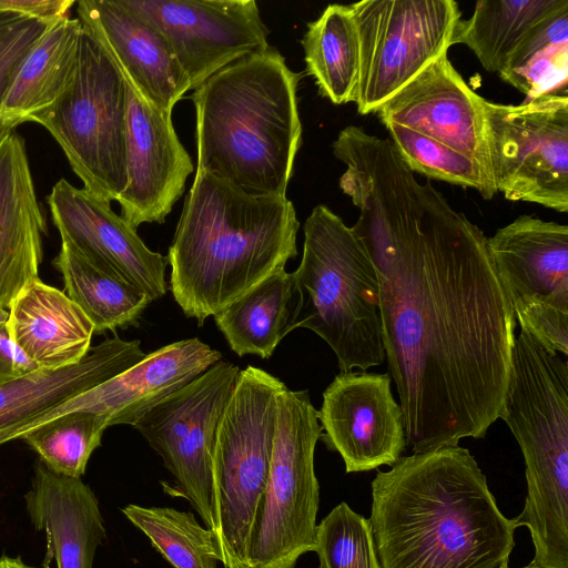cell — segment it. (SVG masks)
<instances>
[{
    "label": "cell",
    "instance_id": "obj_1",
    "mask_svg": "<svg viewBox=\"0 0 568 568\" xmlns=\"http://www.w3.org/2000/svg\"><path fill=\"white\" fill-rule=\"evenodd\" d=\"M352 226L373 262L388 374L414 453L484 438L499 418L517 322L487 236L420 183L390 140L351 125L333 142Z\"/></svg>",
    "mask_w": 568,
    "mask_h": 568
},
{
    "label": "cell",
    "instance_id": "obj_2",
    "mask_svg": "<svg viewBox=\"0 0 568 568\" xmlns=\"http://www.w3.org/2000/svg\"><path fill=\"white\" fill-rule=\"evenodd\" d=\"M368 520L381 568H506L519 527L459 445L402 456L378 471Z\"/></svg>",
    "mask_w": 568,
    "mask_h": 568
},
{
    "label": "cell",
    "instance_id": "obj_3",
    "mask_svg": "<svg viewBox=\"0 0 568 568\" xmlns=\"http://www.w3.org/2000/svg\"><path fill=\"white\" fill-rule=\"evenodd\" d=\"M300 222L286 196H256L195 172L169 247L170 290L199 326L297 255Z\"/></svg>",
    "mask_w": 568,
    "mask_h": 568
},
{
    "label": "cell",
    "instance_id": "obj_4",
    "mask_svg": "<svg viewBox=\"0 0 568 568\" xmlns=\"http://www.w3.org/2000/svg\"><path fill=\"white\" fill-rule=\"evenodd\" d=\"M302 74L270 47L243 57L194 89L197 171L256 196H286L302 143Z\"/></svg>",
    "mask_w": 568,
    "mask_h": 568
},
{
    "label": "cell",
    "instance_id": "obj_5",
    "mask_svg": "<svg viewBox=\"0 0 568 568\" xmlns=\"http://www.w3.org/2000/svg\"><path fill=\"white\" fill-rule=\"evenodd\" d=\"M499 418L525 460L527 497L516 518L529 529L535 557L568 554V363L520 329Z\"/></svg>",
    "mask_w": 568,
    "mask_h": 568
},
{
    "label": "cell",
    "instance_id": "obj_6",
    "mask_svg": "<svg viewBox=\"0 0 568 568\" xmlns=\"http://www.w3.org/2000/svg\"><path fill=\"white\" fill-rule=\"evenodd\" d=\"M293 274L301 296L297 327L331 347L341 372L385 362L373 262L352 227L325 205L305 221L302 260Z\"/></svg>",
    "mask_w": 568,
    "mask_h": 568
},
{
    "label": "cell",
    "instance_id": "obj_7",
    "mask_svg": "<svg viewBox=\"0 0 568 568\" xmlns=\"http://www.w3.org/2000/svg\"><path fill=\"white\" fill-rule=\"evenodd\" d=\"M286 385L248 365L240 371L212 453V528L224 568H246L250 535L265 491Z\"/></svg>",
    "mask_w": 568,
    "mask_h": 568
},
{
    "label": "cell",
    "instance_id": "obj_8",
    "mask_svg": "<svg viewBox=\"0 0 568 568\" xmlns=\"http://www.w3.org/2000/svg\"><path fill=\"white\" fill-rule=\"evenodd\" d=\"M82 26L74 77L34 122L59 143L83 189L111 203L126 185L125 79L101 42Z\"/></svg>",
    "mask_w": 568,
    "mask_h": 568
},
{
    "label": "cell",
    "instance_id": "obj_9",
    "mask_svg": "<svg viewBox=\"0 0 568 568\" xmlns=\"http://www.w3.org/2000/svg\"><path fill=\"white\" fill-rule=\"evenodd\" d=\"M322 435L307 390L287 387L278 416L267 485L253 521L246 568H294L314 551L320 486L314 468Z\"/></svg>",
    "mask_w": 568,
    "mask_h": 568
},
{
    "label": "cell",
    "instance_id": "obj_10",
    "mask_svg": "<svg viewBox=\"0 0 568 568\" xmlns=\"http://www.w3.org/2000/svg\"><path fill=\"white\" fill-rule=\"evenodd\" d=\"M349 6L359 43L354 102L363 115L376 113L447 54L462 16L453 0H363Z\"/></svg>",
    "mask_w": 568,
    "mask_h": 568
},
{
    "label": "cell",
    "instance_id": "obj_11",
    "mask_svg": "<svg viewBox=\"0 0 568 568\" xmlns=\"http://www.w3.org/2000/svg\"><path fill=\"white\" fill-rule=\"evenodd\" d=\"M490 168L510 201L568 212V95L486 101Z\"/></svg>",
    "mask_w": 568,
    "mask_h": 568
},
{
    "label": "cell",
    "instance_id": "obj_12",
    "mask_svg": "<svg viewBox=\"0 0 568 568\" xmlns=\"http://www.w3.org/2000/svg\"><path fill=\"white\" fill-rule=\"evenodd\" d=\"M239 366L223 359L178 389L148 413L134 428L161 457L174 478L163 489L185 498L212 528V453Z\"/></svg>",
    "mask_w": 568,
    "mask_h": 568
},
{
    "label": "cell",
    "instance_id": "obj_13",
    "mask_svg": "<svg viewBox=\"0 0 568 568\" xmlns=\"http://www.w3.org/2000/svg\"><path fill=\"white\" fill-rule=\"evenodd\" d=\"M516 322L548 351L568 355V226L520 215L487 237Z\"/></svg>",
    "mask_w": 568,
    "mask_h": 568
},
{
    "label": "cell",
    "instance_id": "obj_14",
    "mask_svg": "<svg viewBox=\"0 0 568 568\" xmlns=\"http://www.w3.org/2000/svg\"><path fill=\"white\" fill-rule=\"evenodd\" d=\"M165 38L191 89L234 61L270 48L254 0H120Z\"/></svg>",
    "mask_w": 568,
    "mask_h": 568
},
{
    "label": "cell",
    "instance_id": "obj_15",
    "mask_svg": "<svg viewBox=\"0 0 568 568\" xmlns=\"http://www.w3.org/2000/svg\"><path fill=\"white\" fill-rule=\"evenodd\" d=\"M390 384L388 373L348 371L323 392L320 438L341 455L346 473L393 466L402 457L407 446L404 417Z\"/></svg>",
    "mask_w": 568,
    "mask_h": 568
},
{
    "label": "cell",
    "instance_id": "obj_16",
    "mask_svg": "<svg viewBox=\"0 0 568 568\" xmlns=\"http://www.w3.org/2000/svg\"><path fill=\"white\" fill-rule=\"evenodd\" d=\"M47 202L61 244L142 290L152 301L166 294L168 257L151 251L110 202L64 179L53 185Z\"/></svg>",
    "mask_w": 568,
    "mask_h": 568
},
{
    "label": "cell",
    "instance_id": "obj_17",
    "mask_svg": "<svg viewBox=\"0 0 568 568\" xmlns=\"http://www.w3.org/2000/svg\"><path fill=\"white\" fill-rule=\"evenodd\" d=\"M125 87L126 185L116 202L121 216L138 229L165 221L194 166L178 138L172 112L151 104L126 80Z\"/></svg>",
    "mask_w": 568,
    "mask_h": 568
},
{
    "label": "cell",
    "instance_id": "obj_18",
    "mask_svg": "<svg viewBox=\"0 0 568 568\" xmlns=\"http://www.w3.org/2000/svg\"><path fill=\"white\" fill-rule=\"evenodd\" d=\"M486 101L465 82L446 54L385 102L376 114L383 124L409 129L469 158L494 182Z\"/></svg>",
    "mask_w": 568,
    "mask_h": 568
},
{
    "label": "cell",
    "instance_id": "obj_19",
    "mask_svg": "<svg viewBox=\"0 0 568 568\" xmlns=\"http://www.w3.org/2000/svg\"><path fill=\"white\" fill-rule=\"evenodd\" d=\"M222 359L219 351L197 337L158 348L100 385L64 402L19 429L13 439L60 415L88 410L102 415L108 426L134 424L161 400Z\"/></svg>",
    "mask_w": 568,
    "mask_h": 568
},
{
    "label": "cell",
    "instance_id": "obj_20",
    "mask_svg": "<svg viewBox=\"0 0 568 568\" xmlns=\"http://www.w3.org/2000/svg\"><path fill=\"white\" fill-rule=\"evenodd\" d=\"M77 13L125 80L151 104L172 112L191 90L189 78L162 33L120 0H81Z\"/></svg>",
    "mask_w": 568,
    "mask_h": 568
},
{
    "label": "cell",
    "instance_id": "obj_21",
    "mask_svg": "<svg viewBox=\"0 0 568 568\" xmlns=\"http://www.w3.org/2000/svg\"><path fill=\"white\" fill-rule=\"evenodd\" d=\"M145 354L139 339L114 334L90 348L78 364L39 368L0 384V445L40 415L130 368Z\"/></svg>",
    "mask_w": 568,
    "mask_h": 568
},
{
    "label": "cell",
    "instance_id": "obj_22",
    "mask_svg": "<svg viewBox=\"0 0 568 568\" xmlns=\"http://www.w3.org/2000/svg\"><path fill=\"white\" fill-rule=\"evenodd\" d=\"M47 230L24 140L13 132L0 145V311L39 277Z\"/></svg>",
    "mask_w": 568,
    "mask_h": 568
},
{
    "label": "cell",
    "instance_id": "obj_23",
    "mask_svg": "<svg viewBox=\"0 0 568 568\" xmlns=\"http://www.w3.org/2000/svg\"><path fill=\"white\" fill-rule=\"evenodd\" d=\"M24 499L31 523L45 534L58 568H92L105 538L92 489L81 478L58 475L39 460Z\"/></svg>",
    "mask_w": 568,
    "mask_h": 568
},
{
    "label": "cell",
    "instance_id": "obj_24",
    "mask_svg": "<svg viewBox=\"0 0 568 568\" xmlns=\"http://www.w3.org/2000/svg\"><path fill=\"white\" fill-rule=\"evenodd\" d=\"M13 342L38 366L57 369L81 362L89 353L94 327L68 295L30 281L8 308Z\"/></svg>",
    "mask_w": 568,
    "mask_h": 568
},
{
    "label": "cell",
    "instance_id": "obj_25",
    "mask_svg": "<svg viewBox=\"0 0 568 568\" xmlns=\"http://www.w3.org/2000/svg\"><path fill=\"white\" fill-rule=\"evenodd\" d=\"M83 26L70 16L52 23L29 50L0 102V123L14 128L52 106L71 83Z\"/></svg>",
    "mask_w": 568,
    "mask_h": 568
},
{
    "label": "cell",
    "instance_id": "obj_26",
    "mask_svg": "<svg viewBox=\"0 0 568 568\" xmlns=\"http://www.w3.org/2000/svg\"><path fill=\"white\" fill-rule=\"evenodd\" d=\"M301 296L293 272L280 270L213 315L230 348L239 356L270 358L297 328Z\"/></svg>",
    "mask_w": 568,
    "mask_h": 568
},
{
    "label": "cell",
    "instance_id": "obj_27",
    "mask_svg": "<svg viewBox=\"0 0 568 568\" xmlns=\"http://www.w3.org/2000/svg\"><path fill=\"white\" fill-rule=\"evenodd\" d=\"M52 263L62 275L64 293L91 321L94 334L138 325L142 313L153 302L142 290L65 244H61Z\"/></svg>",
    "mask_w": 568,
    "mask_h": 568
},
{
    "label": "cell",
    "instance_id": "obj_28",
    "mask_svg": "<svg viewBox=\"0 0 568 568\" xmlns=\"http://www.w3.org/2000/svg\"><path fill=\"white\" fill-rule=\"evenodd\" d=\"M306 73L334 104L354 102L359 73L358 33L351 6L329 4L301 40Z\"/></svg>",
    "mask_w": 568,
    "mask_h": 568
},
{
    "label": "cell",
    "instance_id": "obj_29",
    "mask_svg": "<svg viewBox=\"0 0 568 568\" xmlns=\"http://www.w3.org/2000/svg\"><path fill=\"white\" fill-rule=\"evenodd\" d=\"M564 0H480L473 14L457 21L453 44L468 47L483 68L500 73L531 28Z\"/></svg>",
    "mask_w": 568,
    "mask_h": 568
},
{
    "label": "cell",
    "instance_id": "obj_30",
    "mask_svg": "<svg viewBox=\"0 0 568 568\" xmlns=\"http://www.w3.org/2000/svg\"><path fill=\"white\" fill-rule=\"evenodd\" d=\"M499 77L526 95H568V0L526 34Z\"/></svg>",
    "mask_w": 568,
    "mask_h": 568
},
{
    "label": "cell",
    "instance_id": "obj_31",
    "mask_svg": "<svg viewBox=\"0 0 568 568\" xmlns=\"http://www.w3.org/2000/svg\"><path fill=\"white\" fill-rule=\"evenodd\" d=\"M173 568H216L220 562L212 531L192 513L134 504L121 509Z\"/></svg>",
    "mask_w": 568,
    "mask_h": 568
},
{
    "label": "cell",
    "instance_id": "obj_32",
    "mask_svg": "<svg viewBox=\"0 0 568 568\" xmlns=\"http://www.w3.org/2000/svg\"><path fill=\"white\" fill-rule=\"evenodd\" d=\"M108 427L102 415L74 410L26 432L19 439L38 453L40 460L53 473L81 478Z\"/></svg>",
    "mask_w": 568,
    "mask_h": 568
},
{
    "label": "cell",
    "instance_id": "obj_33",
    "mask_svg": "<svg viewBox=\"0 0 568 568\" xmlns=\"http://www.w3.org/2000/svg\"><path fill=\"white\" fill-rule=\"evenodd\" d=\"M384 125L390 142L414 173L474 189L486 200L497 193L494 182L469 158L409 129L392 123Z\"/></svg>",
    "mask_w": 568,
    "mask_h": 568
},
{
    "label": "cell",
    "instance_id": "obj_34",
    "mask_svg": "<svg viewBox=\"0 0 568 568\" xmlns=\"http://www.w3.org/2000/svg\"><path fill=\"white\" fill-rule=\"evenodd\" d=\"M314 551L317 568H381L369 520L344 501L316 526Z\"/></svg>",
    "mask_w": 568,
    "mask_h": 568
},
{
    "label": "cell",
    "instance_id": "obj_35",
    "mask_svg": "<svg viewBox=\"0 0 568 568\" xmlns=\"http://www.w3.org/2000/svg\"><path fill=\"white\" fill-rule=\"evenodd\" d=\"M52 23L0 9V102L24 57Z\"/></svg>",
    "mask_w": 568,
    "mask_h": 568
},
{
    "label": "cell",
    "instance_id": "obj_36",
    "mask_svg": "<svg viewBox=\"0 0 568 568\" xmlns=\"http://www.w3.org/2000/svg\"><path fill=\"white\" fill-rule=\"evenodd\" d=\"M38 366L13 342L8 327V311H0V384L29 374Z\"/></svg>",
    "mask_w": 568,
    "mask_h": 568
},
{
    "label": "cell",
    "instance_id": "obj_37",
    "mask_svg": "<svg viewBox=\"0 0 568 568\" xmlns=\"http://www.w3.org/2000/svg\"><path fill=\"white\" fill-rule=\"evenodd\" d=\"M73 0H0V9L47 22L69 16Z\"/></svg>",
    "mask_w": 568,
    "mask_h": 568
},
{
    "label": "cell",
    "instance_id": "obj_38",
    "mask_svg": "<svg viewBox=\"0 0 568 568\" xmlns=\"http://www.w3.org/2000/svg\"><path fill=\"white\" fill-rule=\"evenodd\" d=\"M0 568H34L32 566L26 565L20 557L12 558L2 556L0 557Z\"/></svg>",
    "mask_w": 568,
    "mask_h": 568
},
{
    "label": "cell",
    "instance_id": "obj_39",
    "mask_svg": "<svg viewBox=\"0 0 568 568\" xmlns=\"http://www.w3.org/2000/svg\"><path fill=\"white\" fill-rule=\"evenodd\" d=\"M13 133V129L10 126H7L2 123H0V145L2 142L11 134Z\"/></svg>",
    "mask_w": 568,
    "mask_h": 568
},
{
    "label": "cell",
    "instance_id": "obj_40",
    "mask_svg": "<svg viewBox=\"0 0 568 568\" xmlns=\"http://www.w3.org/2000/svg\"><path fill=\"white\" fill-rule=\"evenodd\" d=\"M506 568H509V567H506ZM521 568H537V567L532 566L531 564H528L527 566L521 567Z\"/></svg>",
    "mask_w": 568,
    "mask_h": 568
}]
</instances>
